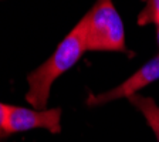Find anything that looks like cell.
I'll return each mask as SVG.
<instances>
[{"label":"cell","instance_id":"cell-1","mask_svg":"<svg viewBox=\"0 0 159 142\" xmlns=\"http://www.w3.org/2000/svg\"><path fill=\"white\" fill-rule=\"evenodd\" d=\"M87 26L88 17L85 14L58 44L56 51L27 76L29 89L26 93V101L33 108L46 109L54 81L74 67L87 51Z\"/></svg>","mask_w":159,"mask_h":142},{"label":"cell","instance_id":"cell-2","mask_svg":"<svg viewBox=\"0 0 159 142\" xmlns=\"http://www.w3.org/2000/svg\"><path fill=\"white\" fill-rule=\"evenodd\" d=\"M87 17V51H126L125 29L112 0H97Z\"/></svg>","mask_w":159,"mask_h":142},{"label":"cell","instance_id":"cell-3","mask_svg":"<svg viewBox=\"0 0 159 142\" xmlns=\"http://www.w3.org/2000/svg\"><path fill=\"white\" fill-rule=\"evenodd\" d=\"M4 132L13 135L30 129L43 128L51 134L61 132V109L60 108H24L4 104Z\"/></svg>","mask_w":159,"mask_h":142},{"label":"cell","instance_id":"cell-4","mask_svg":"<svg viewBox=\"0 0 159 142\" xmlns=\"http://www.w3.org/2000/svg\"><path fill=\"white\" fill-rule=\"evenodd\" d=\"M156 80H159V54H156L153 58L145 63L139 70H136L132 76H129L119 85L108 89L105 93L89 95L87 98V105L97 107L112 103V101L121 98H129V97L135 95L139 89L148 87L149 84H152Z\"/></svg>","mask_w":159,"mask_h":142},{"label":"cell","instance_id":"cell-5","mask_svg":"<svg viewBox=\"0 0 159 142\" xmlns=\"http://www.w3.org/2000/svg\"><path fill=\"white\" fill-rule=\"evenodd\" d=\"M128 99L134 107H136L142 112L143 118L146 119V122L149 124V126L159 142V105L151 97H143L139 94L129 97Z\"/></svg>","mask_w":159,"mask_h":142},{"label":"cell","instance_id":"cell-6","mask_svg":"<svg viewBox=\"0 0 159 142\" xmlns=\"http://www.w3.org/2000/svg\"><path fill=\"white\" fill-rule=\"evenodd\" d=\"M156 13H159V0H146V6L138 16V24L139 26L149 24Z\"/></svg>","mask_w":159,"mask_h":142},{"label":"cell","instance_id":"cell-7","mask_svg":"<svg viewBox=\"0 0 159 142\" xmlns=\"http://www.w3.org/2000/svg\"><path fill=\"white\" fill-rule=\"evenodd\" d=\"M4 103H0V139L4 138L6 135V132H4Z\"/></svg>","mask_w":159,"mask_h":142},{"label":"cell","instance_id":"cell-8","mask_svg":"<svg viewBox=\"0 0 159 142\" xmlns=\"http://www.w3.org/2000/svg\"><path fill=\"white\" fill-rule=\"evenodd\" d=\"M151 23H155V26H156V37H158V43H159V13H156L155 16L152 17V21Z\"/></svg>","mask_w":159,"mask_h":142},{"label":"cell","instance_id":"cell-9","mask_svg":"<svg viewBox=\"0 0 159 142\" xmlns=\"http://www.w3.org/2000/svg\"><path fill=\"white\" fill-rule=\"evenodd\" d=\"M145 2H146V0H145Z\"/></svg>","mask_w":159,"mask_h":142}]
</instances>
